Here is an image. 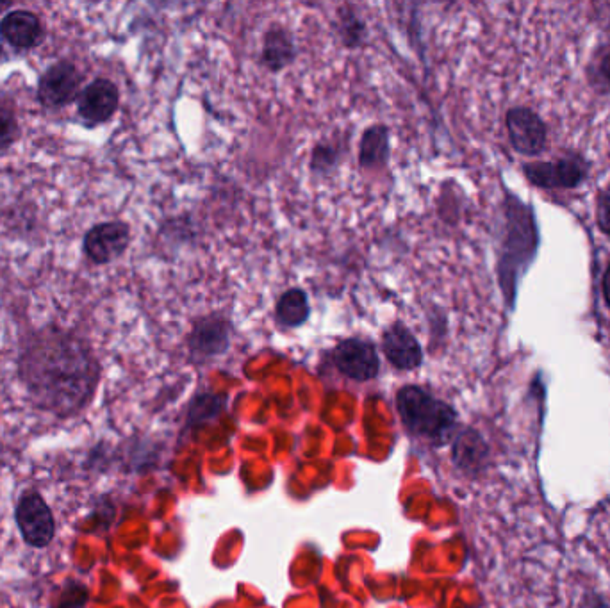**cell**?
<instances>
[{"label":"cell","mask_w":610,"mask_h":608,"mask_svg":"<svg viewBox=\"0 0 610 608\" xmlns=\"http://www.w3.org/2000/svg\"><path fill=\"white\" fill-rule=\"evenodd\" d=\"M232 321L223 313H209L193 320L186 334V348L193 362L222 357L231 350Z\"/></svg>","instance_id":"cell-3"},{"label":"cell","mask_w":610,"mask_h":608,"mask_svg":"<svg viewBox=\"0 0 610 608\" xmlns=\"http://www.w3.org/2000/svg\"><path fill=\"white\" fill-rule=\"evenodd\" d=\"M528 181L541 188H575L584 179V165L575 157H566L559 163H532L525 166Z\"/></svg>","instance_id":"cell-12"},{"label":"cell","mask_w":610,"mask_h":608,"mask_svg":"<svg viewBox=\"0 0 610 608\" xmlns=\"http://www.w3.org/2000/svg\"><path fill=\"white\" fill-rule=\"evenodd\" d=\"M512 147L525 156H536L545 147L546 131L541 118L527 107H514L507 115Z\"/></svg>","instance_id":"cell-11"},{"label":"cell","mask_w":610,"mask_h":608,"mask_svg":"<svg viewBox=\"0 0 610 608\" xmlns=\"http://www.w3.org/2000/svg\"><path fill=\"white\" fill-rule=\"evenodd\" d=\"M81 74L70 61H59L43 74L38 88V99L45 107H63L79 93Z\"/></svg>","instance_id":"cell-7"},{"label":"cell","mask_w":610,"mask_h":608,"mask_svg":"<svg viewBox=\"0 0 610 608\" xmlns=\"http://www.w3.org/2000/svg\"><path fill=\"white\" fill-rule=\"evenodd\" d=\"M20 375L43 409L66 416L90 400L99 382V362L79 337L45 329L25 345Z\"/></svg>","instance_id":"cell-1"},{"label":"cell","mask_w":610,"mask_h":608,"mask_svg":"<svg viewBox=\"0 0 610 608\" xmlns=\"http://www.w3.org/2000/svg\"><path fill=\"white\" fill-rule=\"evenodd\" d=\"M598 225L605 234H610V186L598 197Z\"/></svg>","instance_id":"cell-20"},{"label":"cell","mask_w":610,"mask_h":608,"mask_svg":"<svg viewBox=\"0 0 610 608\" xmlns=\"http://www.w3.org/2000/svg\"><path fill=\"white\" fill-rule=\"evenodd\" d=\"M120 106V91L109 79H95L79 95V115L90 125L106 124Z\"/></svg>","instance_id":"cell-8"},{"label":"cell","mask_w":610,"mask_h":608,"mask_svg":"<svg viewBox=\"0 0 610 608\" xmlns=\"http://www.w3.org/2000/svg\"><path fill=\"white\" fill-rule=\"evenodd\" d=\"M131 245V227L124 222L95 225L84 236V252L95 264L113 263Z\"/></svg>","instance_id":"cell-6"},{"label":"cell","mask_w":610,"mask_h":608,"mask_svg":"<svg viewBox=\"0 0 610 608\" xmlns=\"http://www.w3.org/2000/svg\"><path fill=\"white\" fill-rule=\"evenodd\" d=\"M396 409L414 436L445 444L457 427V412L425 387L407 384L396 393Z\"/></svg>","instance_id":"cell-2"},{"label":"cell","mask_w":610,"mask_h":608,"mask_svg":"<svg viewBox=\"0 0 610 608\" xmlns=\"http://www.w3.org/2000/svg\"><path fill=\"white\" fill-rule=\"evenodd\" d=\"M313 307L309 295L302 288H289L282 293L275 307H273V320L279 329L293 330L304 327L311 320Z\"/></svg>","instance_id":"cell-15"},{"label":"cell","mask_w":610,"mask_h":608,"mask_svg":"<svg viewBox=\"0 0 610 608\" xmlns=\"http://www.w3.org/2000/svg\"><path fill=\"white\" fill-rule=\"evenodd\" d=\"M338 22H336V33L339 42L348 50L363 49L370 40V29L363 15L354 6H341L338 8Z\"/></svg>","instance_id":"cell-16"},{"label":"cell","mask_w":610,"mask_h":608,"mask_svg":"<svg viewBox=\"0 0 610 608\" xmlns=\"http://www.w3.org/2000/svg\"><path fill=\"white\" fill-rule=\"evenodd\" d=\"M20 129H18L17 115L13 107L6 100H0V150L8 148L17 141Z\"/></svg>","instance_id":"cell-19"},{"label":"cell","mask_w":610,"mask_h":608,"mask_svg":"<svg viewBox=\"0 0 610 608\" xmlns=\"http://www.w3.org/2000/svg\"><path fill=\"white\" fill-rule=\"evenodd\" d=\"M603 295H605V300H607V304L610 305V268L605 273V279H603Z\"/></svg>","instance_id":"cell-21"},{"label":"cell","mask_w":610,"mask_h":608,"mask_svg":"<svg viewBox=\"0 0 610 608\" xmlns=\"http://www.w3.org/2000/svg\"><path fill=\"white\" fill-rule=\"evenodd\" d=\"M603 74L607 75L610 79V54L605 58V61H603Z\"/></svg>","instance_id":"cell-23"},{"label":"cell","mask_w":610,"mask_h":608,"mask_svg":"<svg viewBox=\"0 0 610 608\" xmlns=\"http://www.w3.org/2000/svg\"><path fill=\"white\" fill-rule=\"evenodd\" d=\"M391 159V129L386 124H371L364 129L357 163L363 170H379Z\"/></svg>","instance_id":"cell-14"},{"label":"cell","mask_w":610,"mask_h":608,"mask_svg":"<svg viewBox=\"0 0 610 608\" xmlns=\"http://www.w3.org/2000/svg\"><path fill=\"white\" fill-rule=\"evenodd\" d=\"M332 362L343 377L354 382H370L379 377L377 346L366 337H345L332 348Z\"/></svg>","instance_id":"cell-4"},{"label":"cell","mask_w":610,"mask_h":608,"mask_svg":"<svg viewBox=\"0 0 610 608\" xmlns=\"http://www.w3.org/2000/svg\"><path fill=\"white\" fill-rule=\"evenodd\" d=\"M298 58L295 34L286 25L272 24L263 34L259 63L270 74H281Z\"/></svg>","instance_id":"cell-10"},{"label":"cell","mask_w":610,"mask_h":608,"mask_svg":"<svg viewBox=\"0 0 610 608\" xmlns=\"http://www.w3.org/2000/svg\"><path fill=\"white\" fill-rule=\"evenodd\" d=\"M0 36L17 49H33L42 42V22L31 11H11L0 22Z\"/></svg>","instance_id":"cell-13"},{"label":"cell","mask_w":610,"mask_h":608,"mask_svg":"<svg viewBox=\"0 0 610 608\" xmlns=\"http://www.w3.org/2000/svg\"><path fill=\"white\" fill-rule=\"evenodd\" d=\"M487 446L473 430H464L455 443V459L464 468H477L486 461Z\"/></svg>","instance_id":"cell-18"},{"label":"cell","mask_w":610,"mask_h":608,"mask_svg":"<svg viewBox=\"0 0 610 608\" xmlns=\"http://www.w3.org/2000/svg\"><path fill=\"white\" fill-rule=\"evenodd\" d=\"M382 354L398 371H414L421 368L425 354L420 339L402 321H393L382 332Z\"/></svg>","instance_id":"cell-5"},{"label":"cell","mask_w":610,"mask_h":608,"mask_svg":"<svg viewBox=\"0 0 610 608\" xmlns=\"http://www.w3.org/2000/svg\"><path fill=\"white\" fill-rule=\"evenodd\" d=\"M17 521L24 539L31 546H47L54 537V519L47 503L38 494H27L18 503Z\"/></svg>","instance_id":"cell-9"},{"label":"cell","mask_w":610,"mask_h":608,"mask_svg":"<svg viewBox=\"0 0 610 608\" xmlns=\"http://www.w3.org/2000/svg\"><path fill=\"white\" fill-rule=\"evenodd\" d=\"M343 156H345V150L338 141H318L311 150L309 168L318 177H329L338 170Z\"/></svg>","instance_id":"cell-17"},{"label":"cell","mask_w":610,"mask_h":608,"mask_svg":"<svg viewBox=\"0 0 610 608\" xmlns=\"http://www.w3.org/2000/svg\"><path fill=\"white\" fill-rule=\"evenodd\" d=\"M589 608H610V605L607 601L602 600V598H594Z\"/></svg>","instance_id":"cell-22"}]
</instances>
